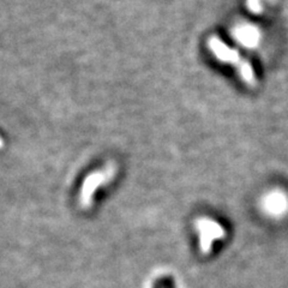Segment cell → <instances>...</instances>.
Here are the masks:
<instances>
[{
	"instance_id": "obj_1",
	"label": "cell",
	"mask_w": 288,
	"mask_h": 288,
	"mask_svg": "<svg viewBox=\"0 0 288 288\" xmlns=\"http://www.w3.org/2000/svg\"><path fill=\"white\" fill-rule=\"evenodd\" d=\"M208 47L217 60L234 65L245 82L249 84L255 83V75L251 65L241 58V55L233 48L228 47L224 42L217 36H210L208 38Z\"/></svg>"
},
{
	"instance_id": "obj_2",
	"label": "cell",
	"mask_w": 288,
	"mask_h": 288,
	"mask_svg": "<svg viewBox=\"0 0 288 288\" xmlns=\"http://www.w3.org/2000/svg\"><path fill=\"white\" fill-rule=\"evenodd\" d=\"M114 175V168L107 167L101 171L93 172L90 175H88L84 180L82 189L79 194V203L83 208H88L93 203V196L97 189L105 182H107Z\"/></svg>"
},
{
	"instance_id": "obj_3",
	"label": "cell",
	"mask_w": 288,
	"mask_h": 288,
	"mask_svg": "<svg viewBox=\"0 0 288 288\" xmlns=\"http://www.w3.org/2000/svg\"><path fill=\"white\" fill-rule=\"evenodd\" d=\"M196 228L199 235V246L203 254H208L213 244L224 235L221 224L208 217H202L196 221Z\"/></svg>"
}]
</instances>
